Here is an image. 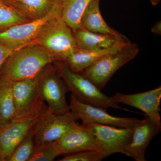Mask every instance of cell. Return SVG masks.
Returning <instances> with one entry per match:
<instances>
[{"mask_svg": "<svg viewBox=\"0 0 161 161\" xmlns=\"http://www.w3.org/2000/svg\"><path fill=\"white\" fill-rule=\"evenodd\" d=\"M55 61L42 47L29 44L12 53L1 68L0 78L12 81L33 79Z\"/></svg>", "mask_w": 161, "mask_h": 161, "instance_id": "1", "label": "cell"}, {"mask_svg": "<svg viewBox=\"0 0 161 161\" xmlns=\"http://www.w3.org/2000/svg\"><path fill=\"white\" fill-rule=\"evenodd\" d=\"M30 44L42 47L56 60L61 61L78 50L73 31L61 18V14L48 21Z\"/></svg>", "mask_w": 161, "mask_h": 161, "instance_id": "2", "label": "cell"}, {"mask_svg": "<svg viewBox=\"0 0 161 161\" xmlns=\"http://www.w3.org/2000/svg\"><path fill=\"white\" fill-rule=\"evenodd\" d=\"M55 68L69 92L80 101L106 110L113 108L129 111L119 106L113 97L104 94L92 81L80 73L73 71L64 62L56 64Z\"/></svg>", "mask_w": 161, "mask_h": 161, "instance_id": "3", "label": "cell"}, {"mask_svg": "<svg viewBox=\"0 0 161 161\" xmlns=\"http://www.w3.org/2000/svg\"><path fill=\"white\" fill-rule=\"evenodd\" d=\"M139 51L138 45L130 42L118 50L100 58L80 74L102 90L115 72L134 59Z\"/></svg>", "mask_w": 161, "mask_h": 161, "instance_id": "4", "label": "cell"}, {"mask_svg": "<svg viewBox=\"0 0 161 161\" xmlns=\"http://www.w3.org/2000/svg\"><path fill=\"white\" fill-rule=\"evenodd\" d=\"M76 121L70 112L57 114L47 107L33 128L36 147L59 140Z\"/></svg>", "mask_w": 161, "mask_h": 161, "instance_id": "5", "label": "cell"}, {"mask_svg": "<svg viewBox=\"0 0 161 161\" xmlns=\"http://www.w3.org/2000/svg\"><path fill=\"white\" fill-rule=\"evenodd\" d=\"M12 86L15 112L14 119L35 117L47 108L39 93L36 77L12 81Z\"/></svg>", "mask_w": 161, "mask_h": 161, "instance_id": "6", "label": "cell"}, {"mask_svg": "<svg viewBox=\"0 0 161 161\" xmlns=\"http://www.w3.org/2000/svg\"><path fill=\"white\" fill-rule=\"evenodd\" d=\"M49 65L36 77L40 96L53 112L57 114L69 113V106L66 100L68 89L55 68L49 67Z\"/></svg>", "mask_w": 161, "mask_h": 161, "instance_id": "7", "label": "cell"}, {"mask_svg": "<svg viewBox=\"0 0 161 161\" xmlns=\"http://www.w3.org/2000/svg\"><path fill=\"white\" fill-rule=\"evenodd\" d=\"M61 12V3H55L52 10L43 17L15 25L0 32V44L13 50L28 45L43 26Z\"/></svg>", "mask_w": 161, "mask_h": 161, "instance_id": "8", "label": "cell"}, {"mask_svg": "<svg viewBox=\"0 0 161 161\" xmlns=\"http://www.w3.org/2000/svg\"><path fill=\"white\" fill-rule=\"evenodd\" d=\"M69 106L75 120H81L83 124H96L133 129L142 121L135 118L113 116L107 110L80 101L72 94Z\"/></svg>", "mask_w": 161, "mask_h": 161, "instance_id": "9", "label": "cell"}, {"mask_svg": "<svg viewBox=\"0 0 161 161\" xmlns=\"http://www.w3.org/2000/svg\"><path fill=\"white\" fill-rule=\"evenodd\" d=\"M87 125L95 135L98 151L106 157L115 153L126 155L125 149L131 141L132 129L96 124Z\"/></svg>", "mask_w": 161, "mask_h": 161, "instance_id": "10", "label": "cell"}, {"mask_svg": "<svg viewBox=\"0 0 161 161\" xmlns=\"http://www.w3.org/2000/svg\"><path fill=\"white\" fill-rule=\"evenodd\" d=\"M112 97L118 103L127 105L142 111L161 129V86L153 89L136 94L116 92Z\"/></svg>", "mask_w": 161, "mask_h": 161, "instance_id": "11", "label": "cell"}, {"mask_svg": "<svg viewBox=\"0 0 161 161\" xmlns=\"http://www.w3.org/2000/svg\"><path fill=\"white\" fill-rule=\"evenodd\" d=\"M41 114L31 118L14 119L0 125V153L4 161L29 134Z\"/></svg>", "mask_w": 161, "mask_h": 161, "instance_id": "12", "label": "cell"}, {"mask_svg": "<svg viewBox=\"0 0 161 161\" xmlns=\"http://www.w3.org/2000/svg\"><path fill=\"white\" fill-rule=\"evenodd\" d=\"M60 155L85 150L98 151L95 135L87 124L76 123L62 138L56 142Z\"/></svg>", "mask_w": 161, "mask_h": 161, "instance_id": "13", "label": "cell"}, {"mask_svg": "<svg viewBox=\"0 0 161 161\" xmlns=\"http://www.w3.org/2000/svg\"><path fill=\"white\" fill-rule=\"evenodd\" d=\"M132 130L131 141L125 149L126 155L136 161H147L145 156L147 147L161 129L146 115Z\"/></svg>", "mask_w": 161, "mask_h": 161, "instance_id": "14", "label": "cell"}, {"mask_svg": "<svg viewBox=\"0 0 161 161\" xmlns=\"http://www.w3.org/2000/svg\"><path fill=\"white\" fill-rule=\"evenodd\" d=\"M73 33L79 50L108 49L128 41L121 40L111 35L93 32L81 28L73 31Z\"/></svg>", "mask_w": 161, "mask_h": 161, "instance_id": "15", "label": "cell"}, {"mask_svg": "<svg viewBox=\"0 0 161 161\" xmlns=\"http://www.w3.org/2000/svg\"><path fill=\"white\" fill-rule=\"evenodd\" d=\"M100 0H92L84 12L81 19L80 28L98 33L109 34L123 40L125 37L112 29L104 21L101 14Z\"/></svg>", "mask_w": 161, "mask_h": 161, "instance_id": "16", "label": "cell"}, {"mask_svg": "<svg viewBox=\"0 0 161 161\" xmlns=\"http://www.w3.org/2000/svg\"><path fill=\"white\" fill-rule=\"evenodd\" d=\"M129 42L125 41L108 49L92 51L78 50L63 62L73 71L80 73L103 56L118 50Z\"/></svg>", "mask_w": 161, "mask_h": 161, "instance_id": "17", "label": "cell"}, {"mask_svg": "<svg viewBox=\"0 0 161 161\" xmlns=\"http://www.w3.org/2000/svg\"><path fill=\"white\" fill-rule=\"evenodd\" d=\"M27 19L33 21L43 17L53 9L51 0H3Z\"/></svg>", "mask_w": 161, "mask_h": 161, "instance_id": "18", "label": "cell"}, {"mask_svg": "<svg viewBox=\"0 0 161 161\" xmlns=\"http://www.w3.org/2000/svg\"><path fill=\"white\" fill-rule=\"evenodd\" d=\"M91 1L63 0L62 1L61 18L72 31H75L81 27V17Z\"/></svg>", "mask_w": 161, "mask_h": 161, "instance_id": "19", "label": "cell"}, {"mask_svg": "<svg viewBox=\"0 0 161 161\" xmlns=\"http://www.w3.org/2000/svg\"><path fill=\"white\" fill-rule=\"evenodd\" d=\"M12 84L10 80L0 78V125L8 123L15 118Z\"/></svg>", "mask_w": 161, "mask_h": 161, "instance_id": "20", "label": "cell"}, {"mask_svg": "<svg viewBox=\"0 0 161 161\" xmlns=\"http://www.w3.org/2000/svg\"><path fill=\"white\" fill-rule=\"evenodd\" d=\"M29 21L12 6L0 0V32Z\"/></svg>", "mask_w": 161, "mask_h": 161, "instance_id": "21", "label": "cell"}, {"mask_svg": "<svg viewBox=\"0 0 161 161\" xmlns=\"http://www.w3.org/2000/svg\"><path fill=\"white\" fill-rule=\"evenodd\" d=\"M35 147L34 134L32 129L6 161H29Z\"/></svg>", "mask_w": 161, "mask_h": 161, "instance_id": "22", "label": "cell"}, {"mask_svg": "<svg viewBox=\"0 0 161 161\" xmlns=\"http://www.w3.org/2000/svg\"><path fill=\"white\" fill-rule=\"evenodd\" d=\"M60 155L56 142L35 147L29 161H52Z\"/></svg>", "mask_w": 161, "mask_h": 161, "instance_id": "23", "label": "cell"}, {"mask_svg": "<svg viewBox=\"0 0 161 161\" xmlns=\"http://www.w3.org/2000/svg\"><path fill=\"white\" fill-rule=\"evenodd\" d=\"M106 158L103 153L94 150H85L64 156L60 161H100Z\"/></svg>", "mask_w": 161, "mask_h": 161, "instance_id": "24", "label": "cell"}, {"mask_svg": "<svg viewBox=\"0 0 161 161\" xmlns=\"http://www.w3.org/2000/svg\"><path fill=\"white\" fill-rule=\"evenodd\" d=\"M14 51L0 44V70L6 59Z\"/></svg>", "mask_w": 161, "mask_h": 161, "instance_id": "25", "label": "cell"}, {"mask_svg": "<svg viewBox=\"0 0 161 161\" xmlns=\"http://www.w3.org/2000/svg\"><path fill=\"white\" fill-rule=\"evenodd\" d=\"M151 31L153 33L158 35L161 34V21H158L153 26Z\"/></svg>", "mask_w": 161, "mask_h": 161, "instance_id": "26", "label": "cell"}, {"mask_svg": "<svg viewBox=\"0 0 161 161\" xmlns=\"http://www.w3.org/2000/svg\"><path fill=\"white\" fill-rule=\"evenodd\" d=\"M150 1L152 5L154 6H157L160 2V0H150Z\"/></svg>", "mask_w": 161, "mask_h": 161, "instance_id": "27", "label": "cell"}, {"mask_svg": "<svg viewBox=\"0 0 161 161\" xmlns=\"http://www.w3.org/2000/svg\"><path fill=\"white\" fill-rule=\"evenodd\" d=\"M51 1L54 3H61L63 0H51Z\"/></svg>", "mask_w": 161, "mask_h": 161, "instance_id": "28", "label": "cell"}, {"mask_svg": "<svg viewBox=\"0 0 161 161\" xmlns=\"http://www.w3.org/2000/svg\"><path fill=\"white\" fill-rule=\"evenodd\" d=\"M0 161H4L3 157H2V155H1V153H0Z\"/></svg>", "mask_w": 161, "mask_h": 161, "instance_id": "29", "label": "cell"}]
</instances>
